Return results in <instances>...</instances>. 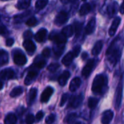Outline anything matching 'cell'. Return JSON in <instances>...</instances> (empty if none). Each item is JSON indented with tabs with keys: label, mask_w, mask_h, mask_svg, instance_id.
Returning a JSON list of instances; mask_svg holds the SVG:
<instances>
[{
	"label": "cell",
	"mask_w": 124,
	"mask_h": 124,
	"mask_svg": "<svg viewBox=\"0 0 124 124\" xmlns=\"http://www.w3.org/2000/svg\"><path fill=\"white\" fill-rule=\"evenodd\" d=\"M50 55V49L49 48H45L42 51V56L45 57H49Z\"/></svg>",
	"instance_id": "b9f144b4"
},
{
	"label": "cell",
	"mask_w": 124,
	"mask_h": 124,
	"mask_svg": "<svg viewBox=\"0 0 124 124\" xmlns=\"http://www.w3.org/2000/svg\"><path fill=\"white\" fill-rule=\"evenodd\" d=\"M34 65L37 68H43L46 65V61L45 60H39L38 61H35Z\"/></svg>",
	"instance_id": "d590c367"
},
{
	"label": "cell",
	"mask_w": 124,
	"mask_h": 124,
	"mask_svg": "<svg viewBox=\"0 0 124 124\" xmlns=\"http://www.w3.org/2000/svg\"><path fill=\"white\" fill-rule=\"evenodd\" d=\"M74 32H75L76 36H80L81 31H82V28H83V23H80V22H75L74 24Z\"/></svg>",
	"instance_id": "1f68e13d"
},
{
	"label": "cell",
	"mask_w": 124,
	"mask_h": 124,
	"mask_svg": "<svg viewBox=\"0 0 124 124\" xmlns=\"http://www.w3.org/2000/svg\"><path fill=\"white\" fill-rule=\"evenodd\" d=\"M43 116H44V113L42 111H39L37 113V114L36 115V121L37 122H39L42 120V118H43Z\"/></svg>",
	"instance_id": "7bdbcfd3"
},
{
	"label": "cell",
	"mask_w": 124,
	"mask_h": 124,
	"mask_svg": "<svg viewBox=\"0 0 124 124\" xmlns=\"http://www.w3.org/2000/svg\"><path fill=\"white\" fill-rule=\"evenodd\" d=\"M61 33H62L67 38L71 37V36L74 34V28H73V26L71 25H67L66 27H64V28L62 29Z\"/></svg>",
	"instance_id": "603a6c76"
},
{
	"label": "cell",
	"mask_w": 124,
	"mask_h": 124,
	"mask_svg": "<svg viewBox=\"0 0 124 124\" xmlns=\"http://www.w3.org/2000/svg\"><path fill=\"white\" fill-rule=\"evenodd\" d=\"M37 75H38V72L37 71H36V70H30L28 73L27 76H26V78L24 80V84L26 85H27V86L31 84L35 80V78H37Z\"/></svg>",
	"instance_id": "9a60e30c"
},
{
	"label": "cell",
	"mask_w": 124,
	"mask_h": 124,
	"mask_svg": "<svg viewBox=\"0 0 124 124\" xmlns=\"http://www.w3.org/2000/svg\"><path fill=\"white\" fill-rule=\"evenodd\" d=\"M74 124H84L83 123H82V122H80V121H77V122H75Z\"/></svg>",
	"instance_id": "681fc988"
},
{
	"label": "cell",
	"mask_w": 124,
	"mask_h": 124,
	"mask_svg": "<svg viewBox=\"0 0 124 124\" xmlns=\"http://www.w3.org/2000/svg\"><path fill=\"white\" fill-rule=\"evenodd\" d=\"M8 62V54L6 51L0 50V65H5Z\"/></svg>",
	"instance_id": "4316f807"
},
{
	"label": "cell",
	"mask_w": 124,
	"mask_h": 124,
	"mask_svg": "<svg viewBox=\"0 0 124 124\" xmlns=\"http://www.w3.org/2000/svg\"><path fill=\"white\" fill-rule=\"evenodd\" d=\"M69 99V94H64L62 95V97L61 99V102H60V106L61 107H63L65 103L67 102V101Z\"/></svg>",
	"instance_id": "f35d334b"
},
{
	"label": "cell",
	"mask_w": 124,
	"mask_h": 124,
	"mask_svg": "<svg viewBox=\"0 0 124 124\" xmlns=\"http://www.w3.org/2000/svg\"><path fill=\"white\" fill-rule=\"evenodd\" d=\"M35 121V117L32 114H29L26 117V124H33Z\"/></svg>",
	"instance_id": "74e56055"
},
{
	"label": "cell",
	"mask_w": 124,
	"mask_h": 124,
	"mask_svg": "<svg viewBox=\"0 0 124 124\" xmlns=\"http://www.w3.org/2000/svg\"><path fill=\"white\" fill-rule=\"evenodd\" d=\"M68 20V15L66 12L61 11L60 12L55 18V24L56 25H61L64 23H66Z\"/></svg>",
	"instance_id": "ba28073f"
},
{
	"label": "cell",
	"mask_w": 124,
	"mask_h": 124,
	"mask_svg": "<svg viewBox=\"0 0 124 124\" xmlns=\"http://www.w3.org/2000/svg\"><path fill=\"white\" fill-rule=\"evenodd\" d=\"M14 60V62L18 65H24L26 62H27V59L26 57V56L24 54H23L22 53H16L14 55L13 57Z\"/></svg>",
	"instance_id": "4fadbf2b"
},
{
	"label": "cell",
	"mask_w": 124,
	"mask_h": 124,
	"mask_svg": "<svg viewBox=\"0 0 124 124\" xmlns=\"http://www.w3.org/2000/svg\"><path fill=\"white\" fill-rule=\"evenodd\" d=\"M48 0H37L35 4V8L37 11L42 9L48 4Z\"/></svg>",
	"instance_id": "83f0119b"
},
{
	"label": "cell",
	"mask_w": 124,
	"mask_h": 124,
	"mask_svg": "<svg viewBox=\"0 0 124 124\" xmlns=\"http://www.w3.org/2000/svg\"><path fill=\"white\" fill-rule=\"evenodd\" d=\"M47 33H48L47 30L45 28H42L37 32V33L34 36V39L38 42H42L45 40L47 37Z\"/></svg>",
	"instance_id": "2e32d148"
},
{
	"label": "cell",
	"mask_w": 124,
	"mask_h": 124,
	"mask_svg": "<svg viewBox=\"0 0 124 124\" xmlns=\"http://www.w3.org/2000/svg\"><path fill=\"white\" fill-rule=\"evenodd\" d=\"M7 33V28L4 25H0V34L1 35H5Z\"/></svg>",
	"instance_id": "ee69618b"
},
{
	"label": "cell",
	"mask_w": 124,
	"mask_h": 124,
	"mask_svg": "<svg viewBox=\"0 0 124 124\" xmlns=\"http://www.w3.org/2000/svg\"><path fill=\"white\" fill-rule=\"evenodd\" d=\"M119 11H120V12H121L122 15H124V0L123 1V2H122V4H121V5L120 8H119Z\"/></svg>",
	"instance_id": "bcb514c9"
},
{
	"label": "cell",
	"mask_w": 124,
	"mask_h": 124,
	"mask_svg": "<svg viewBox=\"0 0 124 124\" xmlns=\"http://www.w3.org/2000/svg\"><path fill=\"white\" fill-rule=\"evenodd\" d=\"M77 117V115L76 113H71V114H69L66 118H65V120L64 121L66 123H67L68 124H74L76 121V118Z\"/></svg>",
	"instance_id": "4dcf8cb0"
},
{
	"label": "cell",
	"mask_w": 124,
	"mask_h": 124,
	"mask_svg": "<svg viewBox=\"0 0 124 124\" xmlns=\"http://www.w3.org/2000/svg\"><path fill=\"white\" fill-rule=\"evenodd\" d=\"M3 88V83L0 81V90Z\"/></svg>",
	"instance_id": "c3c4849f"
},
{
	"label": "cell",
	"mask_w": 124,
	"mask_h": 124,
	"mask_svg": "<svg viewBox=\"0 0 124 124\" xmlns=\"http://www.w3.org/2000/svg\"><path fill=\"white\" fill-rule=\"evenodd\" d=\"M32 36H33V33H32L31 31H26L23 33V37H24L25 40L31 39Z\"/></svg>",
	"instance_id": "60d3db41"
},
{
	"label": "cell",
	"mask_w": 124,
	"mask_h": 124,
	"mask_svg": "<svg viewBox=\"0 0 124 124\" xmlns=\"http://www.w3.org/2000/svg\"><path fill=\"white\" fill-rule=\"evenodd\" d=\"M53 93V89L51 86H48L42 92V95H41V98L40 100L42 102H48V100H50V97L52 96Z\"/></svg>",
	"instance_id": "8fae6325"
},
{
	"label": "cell",
	"mask_w": 124,
	"mask_h": 124,
	"mask_svg": "<svg viewBox=\"0 0 124 124\" xmlns=\"http://www.w3.org/2000/svg\"><path fill=\"white\" fill-rule=\"evenodd\" d=\"M91 10V6L89 3H85L83 4L80 9V11H79V13H80V15L81 16H84V15H86L87 14H88Z\"/></svg>",
	"instance_id": "7402d4cb"
},
{
	"label": "cell",
	"mask_w": 124,
	"mask_h": 124,
	"mask_svg": "<svg viewBox=\"0 0 124 124\" xmlns=\"http://www.w3.org/2000/svg\"><path fill=\"white\" fill-rule=\"evenodd\" d=\"M95 65H96V60L94 59L89 60L82 70V75L85 78L88 77L91 75V72L93 71V70L95 67Z\"/></svg>",
	"instance_id": "8992f818"
},
{
	"label": "cell",
	"mask_w": 124,
	"mask_h": 124,
	"mask_svg": "<svg viewBox=\"0 0 124 124\" xmlns=\"http://www.w3.org/2000/svg\"><path fill=\"white\" fill-rule=\"evenodd\" d=\"M22 93H23V88L21 86H18V87L14 88L11 91L10 95L11 97H16L20 95Z\"/></svg>",
	"instance_id": "f546056e"
},
{
	"label": "cell",
	"mask_w": 124,
	"mask_h": 124,
	"mask_svg": "<svg viewBox=\"0 0 124 124\" xmlns=\"http://www.w3.org/2000/svg\"><path fill=\"white\" fill-rule=\"evenodd\" d=\"M96 21L95 17H92L89 20L85 29V32L87 35H91L94 33V31H95V28H96Z\"/></svg>",
	"instance_id": "5bb4252c"
},
{
	"label": "cell",
	"mask_w": 124,
	"mask_h": 124,
	"mask_svg": "<svg viewBox=\"0 0 124 124\" xmlns=\"http://www.w3.org/2000/svg\"><path fill=\"white\" fill-rule=\"evenodd\" d=\"M123 91H124V73L120 78L118 82L115 94V107L116 110H119L121 105L122 97H123Z\"/></svg>",
	"instance_id": "3957f363"
},
{
	"label": "cell",
	"mask_w": 124,
	"mask_h": 124,
	"mask_svg": "<svg viewBox=\"0 0 124 124\" xmlns=\"http://www.w3.org/2000/svg\"><path fill=\"white\" fill-rule=\"evenodd\" d=\"M4 124H15L17 122V117L13 113H9L4 118Z\"/></svg>",
	"instance_id": "d4e9b609"
},
{
	"label": "cell",
	"mask_w": 124,
	"mask_h": 124,
	"mask_svg": "<svg viewBox=\"0 0 124 124\" xmlns=\"http://www.w3.org/2000/svg\"><path fill=\"white\" fill-rule=\"evenodd\" d=\"M121 19L119 17H116L113 20V23H112V25H111V26H110V28L109 29V31H108L110 36H113L115 34V33L117 31V29H118L120 23H121Z\"/></svg>",
	"instance_id": "7c38bea8"
},
{
	"label": "cell",
	"mask_w": 124,
	"mask_h": 124,
	"mask_svg": "<svg viewBox=\"0 0 124 124\" xmlns=\"http://www.w3.org/2000/svg\"><path fill=\"white\" fill-rule=\"evenodd\" d=\"M56 120V116L54 114H50L49 115L46 119H45V124H52Z\"/></svg>",
	"instance_id": "8d00e7d4"
},
{
	"label": "cell",
	"mask_w": 124,
	"mask_h": 124,
	"mask_svg": "<svg viewBox=\"0 0 124 124\" xmlns=\"http://www.w3.org/2000/svg\"><path fill=\"white\" fill-rule=\"evenodd\" d=\"M60 67V65L58 63H51L50 65H48V70L50 72H56Z\"/></svg>",
	"instance_id": "836d02e7"
},
{
	"label": "cell",
	"mask_w": 124,
	"mask_h": 124,
	"mask_svg": "<svg viewBox=\"0 0 124 124\" xmlns=\"http://www.w3.org/2000/svg\"><path fill=\"white\" fill-rule=\"evenodd\" d=\"M49 39L51 41H53L56 44H58V45H64L67 42V37L61 32V33H58L56 31H53L50 33Z\"/></svg>",
	"instance_id": "5b68a950"
},
{
	"label": "cell",
	"mask_w": 124,
	"mask_h": 124,
	"mask_svg": "<svg viewBox=\"0 0 124 124\" xmlns=\"http://www.w3.org/2000/svg\"><path fill=\"white\" fill-rule=\"evenodd\" d=\"M15 76V72L11 68H5L1 70L0 78L4 80H9L13 78Z\"/></svg>",
	"instance_id": "30bf717a"
},
{
	"label": "cell",
	"mask_w": 124,
	"mask_h": 124,
	"mask_svg": "<svg viewBox=\"0 0 124 124\" xmlns=\"http://www.w3.org/2000/svg\"><path fill=\"white\" fill-rule=\"evenodd\" d=\"M83 1H86V0H83Z\"/></svg>",
	"instance_id": "f907efd6"
},
{
	"label": "cell",
	"mask_w": 124,
	"mask_h": 124,
	"mask_svg": "<svg viewBox=\"0 0 124 124\" xmlns=\"http://www.w3.org/2000/svg\"><path fill=\"white\" fill-rule=\"evenodd\" d=\"M13 44H14V39H13L9 38V39H7V41H6V45L7 46H12Z\"/></svg>",
	"instance_id": "f6af8a7d"
},
{
	"label": "cell",
	"mask_w": 124,
	"mask_h": 124,
	"mask_svg": "<svg viewBox=\"0 0 124 124\" xmlns=\"http://www.w3.org/2000/svg\"><path fill=\"white\" fill-rule=\"evenodd\" d=\"M30 4H31V0H18L16 7L20 10L25 9L30 6Z\"/></svg>",
	"instance_id": "cb8c5ba5"
},
{
	"label": "cell",
	"mask_w": 124,
	"mask_h": 124,
	"mask_svg": "<svg viewBox=\"0 0 124 124\" xmlns=\"http://www.w3.org/2000/svg\"><path fill=\"white\" fill-rule=\"evenodd\" d=\"M23 46L29 53H34L36 50V46L31 39L25 40L23 44Z\"/></svg>",
	"instance_id": "e0dca14e"
},
{
	"label": "cell",
	"mask_w": 124,
	"mask_h": 124,
	"mask_svg": "<svg viewBox=\"0 0 124 124\" xmlns=\"http://www.w3.org/2000/svg\"><path fill=\"white\" fill-rule=\"evenodd\" d=\"M99 103V100L96 97H89L88 101V105L90 109H94Z\"/></svg>",
	"instance_id": "f1b7e54d"
},
{
	"label": "cell",
	"mask_w": 124,
	"mask_h": 124,
	"mask_svg": "<svg viewBox=\"0 0 124 124\" xmlns=\"http://www.w3.org/2000/svg\"><path fill=\"white\" fill-rule=\"evenodd\" d=\"M124 47V31H122L111 42L106 52V60L110 67H115L119 62Z\"/></svg>",
	"instance_id": "6da1fadb"
},
{
	"label": "cell",
	"mask_w": 124,
	"mask_h": 124,
	"mask_svg": "<svg viewBox=\"0 0 124 124\" xmlns=\"http://www.w3.org/2000/svg\"><path fill=\"white\" fill-rule=\"evenodd\" d=\"M105 9L104 14H107L110 17H113L118 12V3L114 0H106Z\"/></svg>",
	"instance_id": "277c9868"
},
{
	"label": "cell",
	"mask_w": 124,
	"mask_h": 124,
	"mask_svg": "<svg viewBox=\"0 0 124 124\" xmlns=\"http://www.w3.org/2000/svg\"><path fill=\"white\" fill-rule=\"evenodd\" d=\"M108 88V78L106 74L101 73L95 76L91 89L92 92L96 94H105Z\"/></svg>",
	"instance_id": "7a4b0ae2"
},
{
	"label": "cell",
	"mask_w": 124,
	"mask_h": 124,
	"mask_svg": "<svg viewBox=\"0 0 124 124\" xmlns=\"http://www.w3.org/2000/svg\"><path fill=\"white\" fill-rule=\"evenodd\" d=\"M84 99V96L83 94H80L77 96H74L70 99V102L68 105L69 108H77L80 105H81Z\"/></svg>",
	"instance_id": "52a82bcc"
},
{
	"label": "cell",
	"mask_w": 124,
	"mask_h": 124,
	"mask_svg": "<svg viewBox=\"0 0 124 124\" xmlns=\"http://www.w3.org/2000/svg\"><path fill=\"white\" fill-rule=\"evenodd\" d=\"M74 58H75L74 54H72V52H68V53L63 57V59H62V63H63L64 65H66V66H69V65L72 63V62L73 61Z\"/></svg>",
	"instance_id": "44dd1931"
},
{
	"label": "cell",
	"mask_w": 124,
	"mask_h": 124,
	"mask_svg": "<svg viewBox=\"0 0 124 124\" xmlns=\"http://www.w3.org/2000/svg\"><path fill=\"white\" fill-rule=\"evenodd\" d=\"M70 77V73L67 70L64 71L59 77H58V84L61 85V86H65L67 83V81L69 80Z\"/></svg>",
	"instance_id": "d6986e66"
},
{
	"label": "cell",
	"mask_w": 124,
	"mask_h": 124,
	"mask_svg": "<svg viewBox=\"0 0 124 124\" xmlns=\"http://www.w3.org/2000/svg\"><path fill=\"white\" fill-rule=\"evenodd\" d=\"M114 117V113L111 110H107L102 113L101 122L102 124H110Z\"/></svg>",
	"instance_id": "9c48e42d"
},
{
	"label": "cell",
	"mask_w": 124,
	"mask_h": 124,
	"mask_svg": "<svg viewBox=\"0 0 124 124\" xmlns=\"http://www.w3.org/2000/svg\"><path fill=\"white\" fill-rule=\"evenodd\" d=\"M26 25L28 26H30V27H32V26H34L35 25H37V20L34 17H30L29 19L27 20L26 21Z\"/></svg>",
	"instance_id": "e575fe53"
},
{
	"label": "cell",
	"mask_w": 124,
	"mask_h": 124,
	"mask_svg": "<svg viewBox=\"0 0 124 124\" xmlns=\"http://www.w3.org/2000/svg\"><path fill=\"white\" fill-rule=\"evenodd\" d=\"M81 79L79 77H75L74 78L72 81L71 83L69 84V90L72 92L77 91V89H78V88L81 85Z\"/></svg>",
	"instance_id": "ac0fdd59"
},
{
	"label": "cell",
	"mask_w": 124,
	"mask_h": 124,
	"mask_svg": "<svg viewBox=\"0 0 124 124\" xmlns=\"http://www.w3.org/2000/svg\"><path fill=\"white\" fill-rule=\"evenodd\" d=\"M80 50H81L80 46H76L73 49V50L72 51V54H74L75 57H77V56L79 55V54H80Z\"/></svg>",
	"instance_id": "ab89813d"
},
{
	"label": "cell",
	"mask_w": 124,
	"mask_h": 124,
	"mask_svg": "<svg viewBox=\"0 0 124 124\" xmlns=\"http://www.w3.org/2000/svg\"><path fill=\"white\" fill-rule=\"evenodd\" d=\"M87 57H88V54H87L86 52H84V53L83 54V55H82V58H83V60H86Z\"/></svg>",
	"instance_id": "7dc6e473"
},
{
	"label": "cell",
	"mask_w": 124,
	"mask_h": 124,
	"mask_svg": "<svg viewBox=\"0 0 124 124\" xmlns=\"http://www.w3.org/2000/svg\"><path fill=\"white\" fill-rule=\"evenodd\" d=\"M37 89L35 88H32L29 93V97H28V102L29 104H31L34 100L37 97Z\"/></svg>",
	"instance_id": "484cf974"
},
{
	"label": "cell",
	"mask_w": 124,
	"mask_h": 124,
	"mask_svg": "<svg viewBox=\"0 0 124 124\" xmlns=\"http://www.w3.org/2000/svg\"><path fill=\"white\" fill-rule=\"evenodd\" d=\"M103 47V42L102 41H98L94 44L93 49H92V54L94 56H97L100 54L102 49Z\"/></svg>",
	"instance_id": "ffe728a7"
},
{
	"label": "cell",
	"mask_w": 124,
	"mask_h": 124,
	"mask_svg": "<svg viewBox=\"0 0 124 124\" xmlns=\"http://www.w3.org/2000/svg\"><path fill=\"white\" fill-rule=\"evenodd\" d=\"M64 45L56 44V46L54 48V52L57 57H60L61 55V54L64 51Z\"/></svg>",
	"instance_id": "d6a6232c"
}]
</instances>
